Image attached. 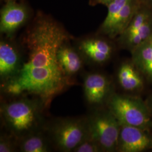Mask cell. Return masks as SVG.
Returning <instances> with one entry per match:
<instances>
[{
	"instance_id": "6da1fadb",
	"label": "cell",
	"mask_w": 152,
	"mask_h": 152,
	"mask_svg": "<svg viewBox=\"0 0 152 152\" xmlns=\"http://www.w3.org/2000/svg\"><path fill=\"white\" fill-rule=\"evenodd\" d=\"M69 37L56 22L38 19L23 37L26 56L21 55L20 67L16 75L1 83L2 91L12 97L30 95L48 108L53 99L72 82L57 58L58 49Z\"/></svg>"
},
{
	"instance_id": "7a4b0ae2",
	"label": "cell",
	"mask_w": 152,
	"mask_h": 152,
	"mask_svg": "<svg viewBox=\"0 0 152 152\" xmlns=\"http://www.w3.org/2000/svg\"><path fill=\"white\" fill-rule=\"evenodd\" d=\"M16 98L1 105V115L9 133L19 140L41 130L43 123L42 109L45 107L36 98Z\"/></svg>"
},
{
	"instance_id": "3957f363",
	"label": "cell",
	"mask_w": 152,
	"mask_h": 152,
	"mask_svg": "<svg viewBox=\"0 0 152 152\" xmlns=\"http://www.w3.org/2000/svg\"><path fill=\"white\" fill-rule=\"evenodd\" d=\"M53 146L60 152H73L89 135L87 118H60L46 127Z\"/></svg>"
},
{
	"instance_id": "277c9868",
	"label": "cell",
	"mask_w": 152,
	"mask_h": 152,
	"mask_svg": "<svg viewBox=\"0 0 152 152\" xmlns=\"http://www.w3.org/2000/svg\"><path fill=\"white\" fill-rule=\"evenodd\" d=\"M90 135L98 142L103 151L118 150L121 125L108 111H96L87 117Z\"/></svg>"
},
{
	"instance_id": "5b68a950",
	"label": "cell",
	"mask_w": 152,
	"mask_h": 152,
	"mask_svg": "<svg viewBox=\"0 0 152 152\" xmlns=\"http://www.w3.org/2000/svg\"><path fill=\"white\" fill-rule=\"evenodd\" d=\"M108 105L120 125L135 126L144 130L151 124L147 107L137 99L113 94L109 98Z\"/></svg>"
},
{
	"instance_id": "8992f818",
	"label": "cell",
	"mask_w": 152,
	"mask_h": 152,
	"mask_svg": "<svg viewBox=\"0 0 152 152\" xmlns=\"http://www.w3.org/2000/svg\"><path fill=\"white\" fill-rule=\"evenodd\" d=\"M152 148V139L139 127L121 125L118 150L122 152H142Z\"/></svg>"
},
{
	"instance_id": "52a82bcc",
	"label": "cell",
	"mask_w": 152,
	"mask_h": 152,
	"mask_svg": "<svg viewBox=\"0 0 152 152\" xmlns=\"http://www.w3.org/2000/svg\"><path fill=\"white\" fill-rule=\"evenodd\" d=\"M27 19L28 11L25 6L14 1L7 2L1 11V33L10 36Z\"/></svg>"
},
{
	"instance_id": "ba28073f",
	"label": "cell",
	"mask_w": 152,
	"mask_h": 152,
	"mask_svg": "<svg viewBox=\"0 0 152 152\" xmlns=\"http://www.w3.org/2000/svg\"><path fill=\"white\" fill-rule=\"evenodd\" d=\"M109 82L105 76L98 73L87 74L83 81V91L87 103L98 105L103 103L109 92Z\"/></svg>"
},
{
	"instance_id": "9c48e42d",
	"label": "cell",
	"mask_w": 152,
	"mask_h": 152,
	"mask_svg": "<svg viewBox=\"0 0 152 152\" xmlns=\"http://www.w3.org/2000/svg\"><path fill=\"white\" fill-rule=\"evenodd\" d=\"M21 64V55L11 43L1 40L0 42V78L1 83L17 73Z\"/></svg>"
},
{
	"instance_id": "30bf717a",
	"label": "cell",
	"mask_w": 152,
	"mask_h": 152,
	"mask_svg": "<svg viewBox=\"0 0 152 152\" xmlns=\"http://www.w3.org/2000/svg\"><path fill=\"white\" fill-rule=\"evenodd\" d=\"M79 51L83 59L96 64H101L109 59L112 49L105 41L97 38H87L82 40Z\"/></svg>"
},
{
	"instance_id": "8fae6325",
	"label": "cell",
	"mask_w": 152,
	"mask_h": 152,
	"mask_svg": "<svg viewBox=\"0 0 152 152\" xmlns=\"http://www.w3.org/2000/svg\"><path fill=\"white\" fill-rule=\"evenodd\" d=\"M65 42L57 53V58L60 67L65 75L71 78L81 71L83 64V58L80 51H77Z\"/></svg>"
},
{
	"instance_id": "7c38bea8",
	"label": "cell",
	"mask_w": 152,
	"mask_h": 152,
	"mask_svg": "<svg viewBox=\"0 0 152 152\" xmlns=\"http://www.w3.org/2000/svg\"><path fill=\"white\" fill-rule=\"evenodd\" d=\"M18 142L19 151L22 152H49L53 147L46 132L41 130L23 137Z\"/></svg>"
},
{
	"instance_id": "4fadbf2b",
	"label": "cell",
	"mask_w": 152,
	"mask_h": 152,
	"mask_svg": "<svg viewBox=\"0 0 152 152\" xmlns=\"http://www.w3.org/2000/svg\"><path fill=\"white\" fill-rule=\"evenodd\" d=\"M135 0H130L121 10L107 31L104 33L111 38L122 34L129 26L136 11Z\"/></svg>"
},
{
	"instance_id": "5bb4252c",
	"label": "cell",
	"mask_w": 152,
	"mask_h": 152,
	"mask_svg": "<svg viewBox=\"0 0 152 152\" xmlns=\"http://www.w3.org/2000/svg\"><path fill=\"white\" fill-rule=\"evenodd\" d=\"M132 51L135 64L152 80V34Z\"/></svg>"
},
{
	"instance_id": "9a60e30c",
	"label": "cell",
	"mask_w": 152,
	"mask_h": 152,
	"mask_svg": "<svg viewBox=\"0 0 152 152\" xmlns=\"http://www.w3.org/2000/svg\"><path fill=\"white\" fill-rule=\"evenodd\" d=\"M118 80L121 86L127 91L136 90L142 85L141 77L129 63H124L121 65L118 72Z\"/></svg>"
},
{
	"instance_id": "2e32d148",
	"label": "cell",
	"mask_w": 152,
	"mask_h": 152,
	"mask_svg": "<svg viewBox=\"0 0 152 152\" xmlns=\"http://www.w3.org/2000/svg\"><path fill=\"white\" fill-rule=\"evenodd\" d=\"M152 34V20L149 18L135 32L122 39L124 42L133 50L137 46L145 41Z\"/></svg>"
},
{
	"instance_id": "e0dca14e",
	"label": "cell",
	"mask_w": 152,
	"mask_h": 152,
	"mask_svg": "<svg viewBox=\"0 0 152 152\" xmlns=\"http://www.w3.org/2000/svg\"><path fill=\"white\" fill-rule=\"evenodd\" d=\"M130 0H113L108 6V14L103 23L102 26V31L105 32L117 16L119 14L121 10L124 8L127 3Z\"/></svg>"
},
{
	"instance_id": "ac0fdd59",
	"label": "cell",
	"mask_w": 152,
	"mask_h": 152,
	"mask_svg": "<svg viewBox=\"0 0 152 152\" xmlns=\"http://www.w3.org/2000/svg\"><path fill=\"white\" fill-rule=\"evenodd\" d=\"M149 18H151L147 11H136L129 26L126 28L125 32L121 34L122 36V38L126 37L135 32L139 28L141 27Z\"/></svg>"
},
{
	"instance_id": "d6986e66",
	"label": "cell",
	"mask_w": 152,
	"mask_h": 152,
	"mask_svg": "<svg viewBox=\"0 0 152 152\" xmlns=\"http://www.w3.org/2000/svg\"><path fill=\"white\" fill-rule=\"evenodd\" d=\"M19 140L15 136L3 134L0 137V152H14L19 150Z\"/></svg>"
},
{
	"instance_id": "ffe728a7",
	"label": "cell",
	"mask_w": 152,
	"mask_h": 152,
	"mask_svg": "<svg viewBox=\"0 0 152 152\" xmlns=\"http://www.w3.org/2000/svg\"><path fill=\"white\" fill-rule=\"evenodd\" d=\"M103 151L96 141L93 139L90 134L87 138L76 147L73 152H98Z\"/></svg>"
},
{
	"instance_id": "44dd1931",
	"label": "cell",
	"mask_w": 152,
	"mask_h": 152,
	"mask_svg": "<svg viewBox=\"0 0 152 152\" xmlns=\"http://www.w3.org/2000/svg\"><path fill=\"white\" fill-rule=\"evenodd\" d=\"M113 0H90V4L92 5L103 4L108 6Z\"/></svg>"
},
{
	"instance_id": "7402d4cb",
	"label": "cell",
	"mask_w": 152,
	"mask_h": 152,
	"mask_svg": "<svg viewBox=\"0 0 152 152\" xmlns=\"http://www.w3.org/2000/svg\"><path fill=\"white\" fill-rule=\"evenodd\" d=\"M7 2H9V1H14L15 0H7Z\"/></svg>"
},
{
	"instance_id": "603a6c76",
	"label": "cell",
	"mask_w": 152,
	"mask_h": 152,
	"mask_svg": "<svg viewBox=\"0 0 152 152\" xmlns=\"http://www.w3.org/2000/svg\"><path fill=\"white\" fill-rule=\"evenodd\" d=\"M150 1H152V0H150Z\"/></svg>"
}]
</instances>
